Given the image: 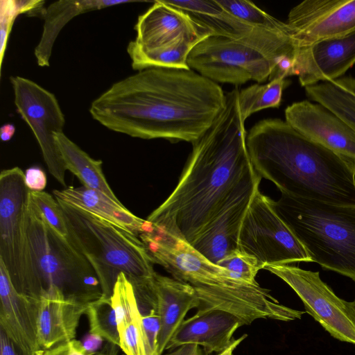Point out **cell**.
Returning <instances> with one entry per match:
<instances>
[{"mask_svg":"<svg viewBox=\"0 0 355 355\" xmlns=\"http://www.w3.org/2000/svg\"><path fill=\"white\" fill-rule=\"evenodd\" d=\"M226 103L218 83L192 69L149 68L114 83L93 101L89 112L114 132L193 144Z\"/></svg>","mask_w":355,"mask_h":355,"instance_id":"6da1fadb","label":"cell"},{"mask_svg":"<svg viewBox=\"0 0 355 355\" xmlns=\"http://www.w3.org/2000/svg\"><path fill=\"white\" fill-rule=\"evenodd\" d=\"M239 90L226 94L224 110L193 144L182 175L169 196L146 220L193 244L239 183L254 170Z\"/></svg>","mask_w":355,"mask_h":355,"instance_id":"7a4b0ae2","label":"cell"},{"mask_svg":"<svg viewBox=\"0 0 355 355\" xmlns=\"http://www.w3.org/2000/svg\"><path fill=\"white\" fill-rule=\"evenodd\" d=\"M252 165L282 193L355 207V161L306 137L286 121L266 119L247 133Z\"/></svg>","mask_w":355,"mask_h":355,"instance_id":"3957f363","label":"cell"},{"mask_svg":"<svg viewBox=\"0 0 355 355\" xmlns=\"http://www.w3.org/2000/svg\"><path fill=\"white\" fill-rule=\"evenodd\" d=\"M295 49L291 32L254 27L239 39L209 36L193 47L187 64L216 83H261L294 60Z\"/></svg>","mask_w":355,"mask_h":355,"instance_id":"277c9868","label":"cell"},{"mask_svg":"<svg viewBox=\"0 0 355 355\" xmlns=\"http://www.w3.org/2000/svg\"><path fill=\"white\" fill-rule=\"evenodd\" d=\"M57 200L66 220L67 239L92 265L102 297L111 298L120 273L131 283L154 279V263L138 236L85 209Z\"/></svg>","mask_w":355,"mask_h":355,"instance_id":"5b68a950","label":"cell"},{"mask_svg":"<svg viewBox=\"0 0 355 355\" xmlns=\"http://www.w3.org/2000/svg\"><path fill=\"white\" fill-rule=\"evenodd\" d=\"M273 205L312 262L355 282V207L285 193Z\"/></svg>","mask_w":355,"mask_h":355,"instance_id":"8992f818","label":"cell"},{"mask_svg":"<svg viewBox=\"0 0 355 355\" xmlns=\"http://www.w3.org/2000/svg\"><path fill=\"white\" fill-rule=\"evenodd\" d=\"M27 231L36 286L59 291L66 298L88 304L102 296L98 277L87 259L46 222L31 198Z\"/></svg>","mask_w":355,"mask_h":355,"instance_id":"52a82bcc","label":"cell"},{"mask_svg":"<svg viewBox=\"0 0 355 355\" xmlns=\"http://www.w3.org/2000/svg\"><path fill=\"white\" fill-rule=\"evenodd\" d=\"M137 35L127 52L134 70L149 68L190 69L188 56L193 47L211 35L182 10L155 1L138 17Z\"/></svg>","mask_w":355,"mask_h":355,"instance_id":"ba28073f","label":"cell"},{"mask_svg":"<svg viewBox=\"0 0 355 355\" xmlns=\"http://www.w3.org/2000/svg\"><path fill=\"white\" fill-rule=\"evenodd\" d=\"M139 237L154 264L164 267L173 278L192 286L203 306H216L234 291L252 284L234 279L185 239L146 219Z\"/></svg>","mask_w":355,"mask_h":355,"instance_id":"9c48e42d","label":"cell"},{"mask_svg":"<svg viewBox=\"0 0 355 355\" xmlns=\"http://www.w3.org/2000/svg\"><path fill=\"white\" fill-rule=\"evenodd\" d=\"M30 190L17 167L0 173V261L16 290L40 300L29 247L27 210Z\"/></svg>","mask_w":355,"mask_h":355,"instance_id":"30bf717a","label":"cell"},{"mask_svg":"<svg viewBox=\"0 0 355 355\" xmlns=\"http://www.w3.org/2000/svg\"><path fill=\"white\" fill-rule=\"evenodd\" d=\"M269 197L257 189L240 230L238 248L263 266L312 262L300 241L278 215Z\"/></svg>","mask_w":355,"mask_h":355,"instance_id":"8fae6325","label":"cell"},{"mask_svg":"<svg viewBox=\"0 0 355 355\" xmlns=\"http://www.w3.org/2000/svg\"><path fill=\"white\" fill-rule=\"evenodd\" d=\"M285 282L300 297L306 312L331 336L355 345V304L338 297L319 272L290 265L263 268Z\"/></svg>","mask_w":355,"mask_h":355,"instance_id":"7c38bea8","label":"cell"},{"mask_svg":"<svg viewBox=\"0 0 355 355\" xmlns=\"http://www.w3.org/2000/svg\"><path fill=\"white\" fill-rule=\"evenodd\" d=\"M10 80L17 110L35 137L49 173L66 187L67 169L55 140L65 119L55 96L28 78L17 76Z\"/></svg>","mask_w":355,"mask_h":355,"instance_id":"4fadbf2b","label":"cell"},{"mask_svg":"<svg viewBox=\"0 0 355 355\" xmlns=\"http://www.w3.org/2000/svg\"><path fill=\"white\" fill-rule=\"evenodd\" d=\"M295 48L355 32V0H305L286 21Z\"/></svg>","mask_w":355,"mask_h":355,"instance_id":"5bb4252c","label":"cell"},{"mask_svg":"<svg viewBox=\"0 0 355 355\" xmlns=\"http://www.w3.org/2000/svg\"><path fill=\"white\" fill-rule=\"evenodd\" d=\"M261 178L254 169L230 193L220 209L191 244L214 263L238 249L241 225Z\"/></svg>","mask_w":355,"mask_h":355,"instance_id":"9a60e30c","label":"cell"},{"mask_svg":"<svg viewBox=\"0 0 355 355\" xmlns=\"http://www.w3.org/2000/svg\"><path fill=\"white\" fill-rule=\"evenodd\" d=\"M286 121L311 140L355 161V131L318 103L304 100L285 110Z\"/></svg>","mask_w":355,"mask_h":355,"instance_id":"2e32d148","label":"cell"},{"mask_svg":"<svg viewBox=\"0 0 355 355\" xmlns=\"http://www.w3.org/2000/svg\"><path fill=\"white\" fill-rule=\"evenodd\" d=\"M355 64V32L295 49L293 76L302 87L338 79Z\"/></svg>","mask_w":355,"mask_h":355,"instance_id":"e0dca14e","label":"cell"},{"mask_svg":"<svg viewBox=\"0 0 355 355\" xmlns=\"http://www.w3.org/2000/svg\"><path fill=\"white\" fill-rule=\"evenodd\" d=\"M0 329L25 355H41L37 335L40 300L19 293L0 261Z\"/></svg>","mask_w":355,"mask_h":355,"instance_id":"ac0fdd59","label":"cell"},{"mask_svg":"<svg viewBox=\"0 0 355 355\" xmlns=\"http://www.w3.org/2000/svg\"><path fill=\"white\" fill-rule=\"evenodd\" d=\"M243 326L232 314L223 311H213L184 320L166 349H176L184 345L202 347L206 355L220 352L234 340L233 335Z\"/></svg>","mask_w":355,"mask_h":355,"instance_id":"d6986e66","label":"cell"},{"mask_svg":"<svg viewBox=\"0 0 355 355\" xmlns=\"http://www.w3.org/2000/svg\"><path fill=\"white\" fill-rule=\"evenodd\" d=\"M87 304L67 299L57 290L42 293L37 319L38 341L42 349L47 350L75 339Z\"/></svg>","mask_w":355,"mask_h":355,"instance_id":"ffe728a7","label":"cell"},{"mask_svg":"<svg viewBox=\"0 0 355 355\" xmlns=\"http://www.w3.org/2000/svg\"><path fill=\"white\" fill-rule=\"evenodd\" d=\"M155 287L160 322L158 353L162 355L187 313L197 309L200 302L192 286L174 278L156 273Z\"/></svg>","mask_w":355,"mask_h":355,"instance_id":"44dd1931","label":"cell"},{"mask_svg":"<svg viewBox=\"0 0 355 355\" xmlns=\"http://www.w3.org/2000/svg\"><path fill=\"white\" fill-rule=\"evenodd\" d=\"M53 194L58 200L75 205L116 225L137 236L144 230L146 220L137 217L103 193L87 188L69 187L55 189Z\"/></svg>","mask_w":355,"mask_h":355,"instance_id":"7402d4cb","label":"cell"},{"mask_svg":"<svg viewBox=\"0 0 355 355\" xmlns=\"http://www.w3.org/2000/svg\"><path fill=\"white\" fill-rule=\"evenodd\" d=\"M129 0H81L58 1L44 8L42 16L44 19L43 32L38 44L35 49V56L40 67H49L54 42L61 29L77 15L131 3Z\"/></svg>","mask_w":355,"mask_h":355,"instance_id":"603a6c76","label":"cell"},{"mask_svg":"<svg viewBox=\"0 0 355 355\" xmlns=\"http://www.w3.org/2000/svg\"><path fill=\"white\" fill-rule=\"evenodd\" d=\"M114 309L120 348L126 355H143V327L132 284L124 273H120L111 296Z\"/></svg>","mask_w":355,"mask_h":355,"instance_id":"cb8c5ba5","label":"cell"},{"mask_svg":"<svg viewBox=\"0 0 355 355\" xmlns=\"http://www.w3.org/2000/svg\"><path fill=\"white\" fill-rule=\"evenodd\" d=\"M165 1L184 11L195 21L207 28L211 35L239 39L255 27L232 15L218 1Z\"/></svg>","mask_w":355,"mask_h":355,"instance_id":"d4e9b609","label":"cell"},{"mask_svg":"<svg viewBox=\"0 0 355 355\" xmlns=\"http://www.w3.org/2000/svg\"><path fill=\"white\" fill-rule=\"evenodd\" d=\"M55 140L67 169L75 175L84 187L101 191L116 202L122 204L106 180L101 160L92 158L63 132L56 133Z\"/></svg>","mask_w":355,"mask_h":355,"instance_id":"484cf974","label":"cell"},{"mask_svg":"<svg viewBox=\"0 0 355 355\" xmlns=\"http://www.w3.org/2000/svg\"><path fill=\"white\" fill-rule=\"evenodd\" d=\"M305 88L311 100L324 106L355 131V80L338 78Z\"/></svg>","mask_w":355,"mask_h":355,"instance_id":"4316f807","label":"cell"},{"mask_svg":"<svg viewBox=\"0 0 355 355\" xmlns=\"http://www.w3.org/2000/svg\"><path fill=\"white\" fill-rule=\"evenodd\" d=\"M285 78L279 77L267 84H254L239 91V105L243 119L266 108L279 107L283 90L289 84Z\"/></svg>","mask_w":355,"mask_h":355,"instance_id":"83f0119b","label":"cell"},{"mask_svg":"<svg viewBox=\"0 0 355 355\" xmlns=\"http://www.w3.org/2000/svg\"><path fill=\"white\" fill-rule=\"evenodd\" d=\"M85 314L88 318L89 333L101 336L107 342L110 349L117 353V347H120V338L111 299L101 296L88 303Z\"/></svg>","mask_w":355,"mask_h":355,"instance_id":"f1b7e54d","label":"cell"},{"mask_svg":"<svg viewBox=\"0 0 355 355\" xmlns=\"http://www.w3.org/2000/svg\"><path fill=\"white\" fill-rule=\"evenodd\" d=\"M218 1L232 15L252 26L279 32H290L286 22L281 21L270 15L252 1L243 0Z\"/></svg>","mask_w":355,"mask_h":355,"instance_id":"f546056e","label":"cell"},{"mask_svg":"<svg viewBox=\"0 0 355 355\" xmlns=\"http://www.w3.org/2000/svg\"><path fill=\"white\" fill-rule=\"evenodd\" d=\"M42 0H1L0 1V68L1 69L7 42L12 25L18 15H36L43 12Z\"/></svg>","mask_w":355,"mask_h":355,"instance_id":"4dcf8cb0","label":"cell"},{"mask_svg":"<svg viewBox=\"0 0 355 355\" xmlns=\"http://www.w3.org/2000/svg\"><path fill=\"white\" fill-rule=\"evenodd\" d=\"M216 264L226 269L234 279L252 284L257 283L256 275L263 269L254 257L239 248L225 255Z\"/></svg>","mask_w":355,"mask_h":355,"instance_id":"1f68e13d","label":"cell"},{"mask_svg":"<svg viewBox=\"0 0 355 355\" xmlns=\"http://www.w3.org/2000/svg\"><path fill=\"white\" fill-rule=\"evenodd\" d=\"M30 194L32 200L50 226L67 238L68 230L66 220L60 205L56 198L43 191H31Z\"/></svg>","mask_w":355,"mask_h":355,"instance_id":"d6a6232c","label":"cell"},{"mask_svg":"<svg viewBox=\"0 0 355 355\" xmlns=\"http://www.w3.org/2000/svg\"><path fill=\"white\" fill-rule=\"evenodd\" d=\"M24 179L31 191H42L46 186V175L42 168L37 166L27 168L24 172Z\"/></svg>","mask_w":355,"mask_h":355,"instance_id":"836d02e7","label":"cell"},{"mask_svg":"<svg viewBox=\"0 0 355 355\" xmlns=\"http://www.w3.org/2000/svg\"><path fill=\"white\" fill-rule=\"evenodd\" d=\"M0 355H25L21 348L0 329Z\"/></svg>","mask_w":355,"mask_h":355,"instance_id":"e575fe53","label":"cell"},{"mask_svg":"<svg viewBox=\"0 0 355 355\" xmlns=\"http://www.w3.org/2000/svg\"><path fill=\"white\" fill-rule=\"evenodd\" d=\"M103 340L99 335L89 333L84 336L80 342L83 349L89 355H97L98 351L101 348Z\"/></svg>","mask_w":355,"mask_h":355,"instance_id":"d590c367","label":"cell"},{"mask_svg":"<svg viewBox=\"0 0 355 355\" xmlns=\"http://www.w3.org/2000/svg\"><path fill=\"white\" fill-rule=\"evenodd\" d=\"M165 355H206V354L198 345H184Z\"/></svg>","mask_w":355,"mask_h":355,"instance_id":"8d00e7d4","label":"cell"},{"mask_svg":"<svg viewBox=\"0 0 355 355\" xmlns=\"http://www.w3.org/2000/svg\"><path fill=\"white\" fill-rule=\"evenodd\" d=\"M69 350L67 355H89L83 348L81 342L73 339L68 342ZM97 355H106L105 353L99 352Z\"/></svg>","mask_w":355,"mask_h":355,"instance_id":"74e56055","label":"cell"},{"mask_svg":"<svg viewBox=\"0 0 355 355\" xmlns=\"http://www.w3.org/2000/svg\"><path fill=\"white\" fill-rule=\"evenodd\" d=\"M68 350V342L63 343L49 349L44 351L41 355H67Z\"/></svg>","mask_w":355,"mask_h":355,"instance_id":"f35d334b","label":"cell"},{"mask_svg":"<svg viewBox=\"0 0 355 355\" xmlns=\"http://www.w3.org/2000/svg\"><path fill=\"white\" fill-rule=\"evenodd\" d=\"M0 132L1 140L3 141H7L13 136L15 132V128L12 124H5L1 126Z\"/></svg>","mask_w":355,"mask_h":355,"instance_id":"ab89813d","label":"cell"},{"mask_svg":"<svg viewBox=\"0 0 355 355\" xmlns=\"http://www.w3.org/2000/svg\"><path fill=\"white\" fill-rule=\"evenodd\" d=\"M247 336H248L246 334H244L241 337L234 339L232 344L227 348L219 352L218 355H233L234 351L246 338Z\"/></svg>","mask_w":355,"mask_h":355,"instance_id":"60d3db41","label":"cell"},{"mask_svg":"<svg viewBox=\"0 0 355 355\" xmlns=\"http://www.w3.org/2000/svg\"><path fill=\"white\" fill-rule=\"evenodd\" d=\"M354 304H355V300H354Z\"/></svg>","mask_w":355,"mask_h":355,"instance_id":"b9f144b4","label":"cell"}]
</instances>
